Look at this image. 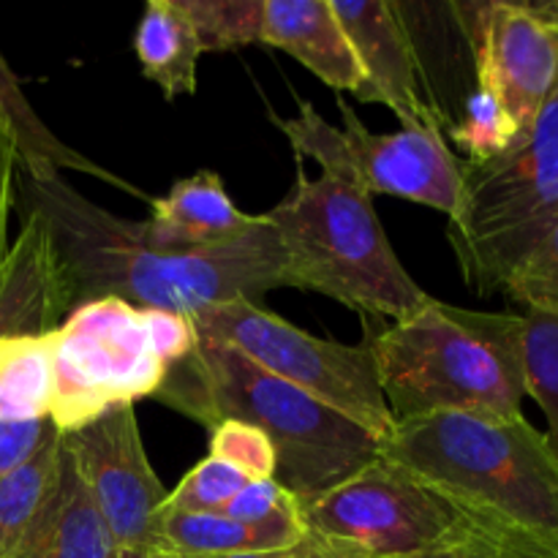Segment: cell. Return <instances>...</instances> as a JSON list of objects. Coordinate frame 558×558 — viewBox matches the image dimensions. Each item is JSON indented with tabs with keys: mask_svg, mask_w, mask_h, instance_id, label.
Listing matches in <instances>:
<instances>
[{
	"mask_svg": "<svg viewBox=\"0 0 558 558\" xmlns=\"http://www.w3.org/2000/svg\"><path fill=\"white\" fill-rule=\"evenodd\" d=\"M14 210H33L47 221L74 308L118 298L134 308L194 316L240 298L259 303L283 287L281 243L262 216L227 243L161 251L142 238L136 221L98 207L63 174L33 178L22 167Z\"/></svg>",
	"mask_w": 558,
	"mask_h": 558,
	"instance_id": "1",
	"label": "cell"
},
{
	"mask_svg": "<svg viewBox=\"0 0 558 558\" xmlns=\"http://www.w3.org/2000/svg\"><path fill=\"white\" fill-rule=\"evenodd\" d=\"M153 401L205 428L221 420L259 428L276 450L272 480L300 505L381 456V441L368 430L213 338L199 336L189 357L169 365Z\"/></svg>",
	"mask_w": 558,
	"mask_h": 558,
	"instance_id": "2",
	"label": "cell"
},
{
	"mask_svg": "<svg viewBox=\"0 0 558 558\" xmlns=\"http://www.w3.org/2000/svg\"><path fill=\"white\" fill-rule=\"evenodd\" d=\"M523 314H496L430 298L423 311L368 338L396 423L436 414L523 417Z\"/></svg>",
	"mask_w": 558,
	"mask_h": 558,
	"instance_id": "3",
	"label": "cell"
},
{
	"mask_svg": "<svg viewBox=\"0 0 558 558\" xmlns=\"http://www.w3.org/2000/svg\"><path fill=\"white\" fill-rule=\"evenodd\" d=\"M381 458L463 510L558 554V458L526 417L407 420L381 439Z\"/></svg>",
	"mask_w": 558,
	"mask_h": 558,
	"instance_id": "4",
	"label": "cell"
},
{
	"mask_svg": "<svg viewBox=\"0 0 558 558\" xmlns=\"http://www.w3.org/2000/svg\"><path fill=\"white\" fill-rule=\"evenodd\" d=\"M281 243L283 287L325 294L360 316L403 322L430 294L401 265L374 210V196L343 180H311L298 158V180L262 213Z\"/></svg>",
	"mask_w": 558,
	"mask_h": 558,
	"instance_id": "5",
	"label": "cell"
},
{
	"mask_svg": "<svg viewBox=\"0 0 558 558\" xmlns=\"http://www.w3.org/2000/svg\"><path fill=\"white\" fill-rule=\"evenodd\" d=\"M300 521L327 558H474L523 539L381 456L300 505Z\"/></svg>",
	"mask_w": 558,
	"mask_h": 558,
	"instance_id": "6",
	"label": "cell"
},
{
	"mask_svg": "<svg viewBox=\"0 0 558 558\" xmlns=\"http://www.w3.org/2000/svg\"><path fill=\"white\" fill-rule=\"evenodd\" d=\"M558 216V93L526 136L485 163L461 161V199L447 223L466 287L505 292Z\"/></svg>",
	"mask_w": 558,
	"mask_h": 558,
	"instance_id": "7",
	"label": "cell"
},
{
	"mask_svg": "<svg viewBox=\"0 0 558 558\" xmlns=\"http://www.w3.org/2000/svg\"><path fill=\"white\" fill-rule=\"evenodd\" d=\"M341 125L322 118L311 101L298 104L294 118H278L294 156L311 158L322 174L343 180L363 194L398 196L434 207L447 218L461 199V158L447 147L436 125H407L396 134H371L343 98H338Z\"/></svg>",
	"mask_w": 558,
	"mask_h": 558,
	"instance_id": "8",
	"label": "cell"
},
{
	"mask_svg": "<svg viewBox=\"0 0 558 558\" xmlns=\"http://www.w3.org/2000/svg\"><path fill=\"white\" fill-rule=\"evenodd\" d=\"M191 322L202 338L227 343L262 371L308 392L379 441L396 425L368 341L349 347L308 336L245 298L199 311Z\"/></svg>",
	"mask_w": 558,
	"mask_h": 558,
	"instance_id": "9",
	"label": "cell"
},
{
	"mask_svg": "<svg viewBox=\"0 0 558 558\" xmlns=\"http://www.w3.org/2000/svg\"><path fill=\"white\" fill-rule=\"evenodd\" d=\"M167 376L147 332L145 311L118 298L93 300L54 332L49 420L60 434L123 403L153 398Z\"/></svg>",
	"mask_w": 558,
	"mask_h": 558,
	"instance_id": "10",
	"label": "cell"
},
{
	"mask_svg": "<svg viewBox=\"0 0 558 558\" xmlns=\"http://www.w3.org/2000/svg\"><path fill=\"white\" fill-rule=\"evenodd\" d=\"M447 9L472 52L477 87L499 98L521 140L558 93V36L532 14L526 0L452 3Z\"/></svg>",
	"mask_w": 558,
	"mask_h": 558,
	"instance_id": "11",
	"label": "cell"
},
{
	"mask_svg": "<svg viewBox=\"0 0 558 558\" xmlns=\"http://www.w3.org/2000/svg\"><path fill=\"white\" fill-rule=\"evenodd\" d=\"M60 436L114 548L156 550V515L167 490L147 461L134 407H114Z\"/></svg>",
	"mask_w": 558,
	"mask_h": 558,
	"instance_id": "12",
	"label": "cell"
},
{
	"mask_svg": "<svg viewBox=\"0 0 558 558\" xmlns=\"http://www.w3.org/2000/svg\"><path fill=\"white\" fill-rule=\"evenodd\" d=\"M343 33L365 71L360 101L385 104L401 125H436L447 131L450 120L425 90L403 5L390 0H330Z\"/></svg>",
	"mask_w": 558,
	"mask_h": 558,
	"instance_id": "13",
	"label": "cell"
},
{
	"mask_svg": "<svg viewBox=\"0 0 558 558\" xmlns=\"http://www.w3.org/2000/svg\"><path fill=\"white\" fill-rule=\"evenodd\" d=\"M22 227L0 262V338H47L74 311L47 221L20 210Z\"/></svg>",
	"mask_w": 558,
	"mask_h": 558,
	"instance_id": "14",
	"label": "cell"
},
{
	"mask_svg": "<svg viewBox=\"0 0 558 558\" xmlns=\"http://www.w3.org/2000/svg\"><path fill=\"white\" fill-rule=\"evenodd\" d=\"M262 44L292 54L336 93H363L365 71L330 0H265Z\"/></svg>",
	"mask_w": 558,
	"mask_h": 558,
	"instance_id": "15",
	"label": "cell"
},
{
	"mask_svg": "<svg viewBox=\"0 0 558 558\" xmlns=\"http://www.w3.org/2000/svg\"><path fill=\"white\" fill-rule=\"evenodd\" d=\"M150 218L136 221L140 234L161 251H196L227 243L254 227L210 169L178 180L161 199H150Z\"/></svg>",
	"mask_w": 558,
	"mask_h": 558,
	"instance_id": "16",
	"label": "cell"
},
{
	"mask_svg": "<svg viewBox=\"0 0 558 558\" xmlns=\"http://www.w3.org/2000/svg\"><path fill=\"white\" fill-rule=\"evenodd\" d=\"M114 543L63 445L58 480L11 558H114Z\"/></svg>",
	"mask_w": 558,
	"mask_h": 558,
	"instance_id": "17",
	"label": "cell"
},
{
	"mask_svg": "<svg viewBox=\"0 0 558 558\" xmlns=\"http://www.w3.org/2000/svg\"><path fill=\"white\" fill-rule=\"evenodd\" d=\"M300 515H283L262 526L232 521L221 512H158L156 554L174 558H221L281 550L303 543Z\"/></svg>",
	"mask_w": 558,
	"mask_h": 558,
	"instance_id": "18",
	"label": "cell"
},
{
	"mask_svg": "<svg viewBox=\"0 0 558 558\" xmlns=\"http://www.w3.org/2000/svg\"><path fill=\"white\" fill-rule=\"evenodd\" d=\"M0 129L11 136L16 156H20V167L31 172L33 178H49V174H60L63 169H69V172L90 174V178L104 180L112 189L125 191V194L150 205V196L145 191H140L134 183L120 178V174L104 169L93 158L82 156L80 150L65 145L60 136L49 131V125L38 118L33 104L22 93L20 80L11 71V65L5 63L3 52H0Z\"/></svg>",
	"mask_w": 558,
	"mask_h": 558,
	"instance_id": "19",
	"label": "cell"
},
{
	"mask_svg": "<svg viewBox=\"0 0 558 558\" xmlns=\"http://www.w3.org/2000/svg\"><path fill=\"white\" fill-rule=\"evenodd\" d=\"M134 52L145 80L161 87L167 101L194 96L202 47L194 25L174 0H150L145 5L134 33Z\"/></svg>",
	"mask_w": 558,
	"mask_h": 558,
	"instance_id": "20",
	"label": "cell"
},
{
	"mask_svg": "<svg viewBox=\"0 0 558 558\" xmlns=\"http://www.w3.org/2000/svg\"><path fill=\"white\" fill-rule=\"evenodd\" d=\"M54 336L0 338V420L49 417Z\"/></svg>",
	"mask_w": 558,
	"mask_h": 558,
	"instance_id": "21",
	"label": "cell"
},
{
	"mask_svg": "<svg viewBox=\"0 0 558 558\" xmlns=\"http://www.w3.org/2000/svg\"><path fill=\"white\" fill-rule=\"evenodd\" d=\"M60 461H63V436L54 430L31 461L0 477V558H11L31 529L33 518L52 494Z\"/></svg>",
	"mask_w": 558,
	"mask_h": 558,
	"instance_id": "22",
	"label": "cell"
},
{
	"mask_svg": "<svg viewBox=\"0 0 558 558\" xmlns=\"http://www.w3.org/2000/svg\"><path fill=\"white\" fill-rule=\"evenodd\" d=\"M199 38L205 52H232V49L262 44V16L265 0H174Z\"/></svg>",
	"mask_w": 558,
	"mask_h": 558,
	"instance_id": "23",
	"label": "cell"
},
{
	"mask_svg": "<svg viewBox=\"0 0 558 558\" xmlns=\"http://www.w3.org/2000/svg\"><path fill=\"white\" fill-rule=\"evenodd\" d=\"M523 365H526V396L539 403L548 420L550 450L558 458V316L523 314Z\"/></svg>",
	"mask_w": 558,
	"mask_h": 558,
	"instance_id": "24",
	"label": "cell"
},
{
	"mask_svg": "<svg viewBox=\"0 0 558 558\" xmlns=\"http://www.w3.org/2000/svg\"><path fill=\"white\" fill-rule=\"evenodd\" d=\"M447 134L463 153H469L466 161L472 163H485L501 156L518 140L515 125L507 118L499 98L480 87L469 93L461 118L447 129Z\"/></svg>",
	"mask_w": 558,
	"mask_h": 558,
	"instance_id": "25",
	"label": "cell"
},
{
	"mask_svg": "<svg viewBox=\"0 0 558 558\" xmlns=\"http://www.w3.org/2000/svg\"><path fill=\"white\" fill-rule=\"evenodd\" d=\"M505 294L512 303L526 305V314L558 316V216L523 265L512 272Z\"/></svg>",
	"mask_w": 558,
	"mask_h": 558,
	"instance_id": "26",
	"label": "cell"
},
{
	"mask_svg": "<svg viewBox=\"0 0 558 558\" xmlns=\"http://www.w3.org/2000/svg\"><path fill=\"white\" fill-rule=\"evenodd\" d=\"M245 483H248L245 474L207 456L180 480L172 494H167L158 512H221Z\"/></svg>",
	"mask_w": 558,
	"mask_h": 558,
	"instance_id": "27",
	"label": "cell"
},
{
	"mask_svg": "<svg viewBox=\"0 0 558 558\" xmlns=\"http://www.w3.org/2000/svg\"><path fill=\"white\" fill-rule=\"evenodd\" d=\"M207 434H210L207 447L213 458L234 466L248 480L276 477V450L259 428L240 420H221L207 428Z\"/></svg>",
	"mask_w": 558,
	"mask_h": 558,
	"instance_id": "28",
	"label": "cell"
},
{
	"mask_svg": "<svg viewBox=\"0 0 558 558\" xmlns=\"http://www.w3.org/2000/svg\"><path fill=\"white\" fill-rule=\"evenodd\" d=\"M232 521L262 526L283 515H300V501L276 480H248L238 496L221 510Z\"/></svg>",
	"mask_w": 558,
	"mask_h": 558,
	"instance_id": "29",
	"label": "cell"
},
{
	"mask_svg": "<svg viewBox=\"0 0 558 558\" xmlns=\"http://www.w3.org/2000/svg\"><path fill=\"white\" fill-rule=\"evenodd\" d=\"M147 319V332H150V343L156 349L158 357L169 365L180 363L189 357L199 343V332H196L194 322L185 314H172V311L158 308H142Z\"/></svg>",
	"mask_w": 558,
	"mask_h": 558,
	"instance_id": "30",
	"label": "cell"
},
{
	"mask_svg": "<svg viewBox=\"0 0 558 558\" xmlns=\"http://www.w3.org/2000/svg\"><path fill=\"white\" fill-rule=\"evenodd\" d=\"M54 430L58 428L49 417L0 420V477L31 461Z\"/></svg>",
	"mask_w": 558,
	"mask_h": 558,
	"instance_id": "31",
	"label": "cell"
},
{
	"mask_svg": "<svg viewBox=\"0 0 558 558\" xmlns=\"http://www.w3.org/2000/svg\"><path fill=\"white\" fill-rule=\"evenodd\" d=\"M16 169H20V156L11 142V136L0 129V262L9 251V221L16 202Z\"/></svg>",
	"mask_w": 558,
	"mask_h": 558,
	"instance_id": "32",
	"label": "cell"
},
{
	"mask_svg": "<svg viewBox=\"0 0 558 558\" xmlns=\"http://www.w3.org/2000/svg\"><path fill=\"white\" fill-rule=\"evenodd\" d=\"M474 558H558L556 550L543 548V545H534V543H512L507 548L494 550V554H485V556H474Z\"/></svg>",
	"mask_w": 558,
	"mask_h": 558,
	"instance_id": "33",
	"label": "cell"
},
{
	"mask_svg": "<svg viewBox=\"0 0 558 558\" xmlns=\"http://www.w3.org/2000/svg\"><path fill=\"white\" fill-rule=\"evenodd\" d=\"M221 558H327L322 556L308 539L303 543L292 545V548H281V550H262V554H240V556H221Z\"/></svg>",
	"mask_w": 558,
	"mask_h": 558,
	"instance_id": "34",
	"label": "cell"
},
{
	"mask_svg": "<svg viewBox=\"0 0 558 558\" xmlns=\"http://www.w3.org/2000/svg\"><path fill=\"white\" fill-rule=\"evenodd\" d=\"M526 5L537 20H543L558 36V0H526Z\"/></svg>",
	"mask_w": 558,
	"mask_h": 558,
	"instance_id": "35",
	"label": "cell"
},
{
	"mask_svg": "<svg viewBox=\"0 0 558 558\" xmlns=\"http://www.w3.org/2000/svg\"><path fill=\"white\" fill-rule=\"evenodd\" d=\"M114 558H174L167 554H156V550H140V548H118Z\"/></svg>",
	"mask_w": 558,
	"mask_h": 558,
	"instance_id": "36",
	"label": "cell"
}]
</instances>
